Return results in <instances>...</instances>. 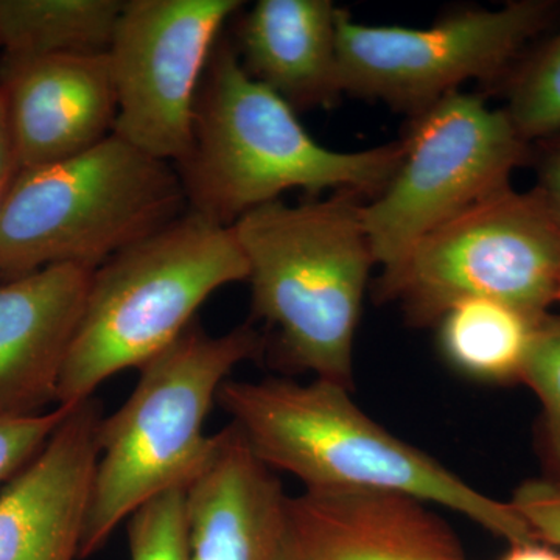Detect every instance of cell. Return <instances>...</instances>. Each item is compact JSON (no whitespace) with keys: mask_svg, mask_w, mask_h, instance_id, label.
<instances>
[{"mask_svg":"<svg viewBox=\"0 0 560 560\" xmlns=\"http://www.w3.org/2000/svg\"><path fill=\"white\" fill-rule=\"evenodd\" d=\"M287 499L234 425L187 488L190 560H276Z\"/></svg>","mask_w":560,"mask_h":560,"instance_id":"obj_15","label":"cell"},{"mask_svg":"<svg viewBox=\"0 0 560 560\" xmlns=\"http://www.w3.org/2000/svg\"><path fill=\"white\" fill-rule=\"evenodd\" d=\"M120 0H0L3 57L108 54Z\"/></svg>","mask_w":560,"mask_h":560,"instance_id":"obj_17","label":"cell"},{"mask_svg":"<svg viewBox=\"0 0 560 560\" xmlns=\"http://www.w3.org/2000/svg\"><path fill=\"white\" fill-rule=\"evenodd\" d=\"M253 312L278 331L280 360L352 386V349L372 265L363 202L352 191L250 210L234 224Z\"/></svg>","mask_w":560,"mask_h":560,"instance_id":"obj_3","label":"cell"},{"mask_svg":"<svg viewBox=\"0 0 560 560\" xmlns=\"http://www.w3.org/2000/svg\"><path fill=\"white\" fill-rule=\"evenodd\" d=\"M261 346L249 324L220 337L191 324L140 368L131 396L98 429V463L79 559L101 551L145 501L189 488L215 451L217 434H206L205 423L221 385Z\"/></svg>","mask_w":560,"mask_h":560,"instance_id":"obj_4","label":"cell"},{"mask_svg":"<svg viewBox=\"0 0 560 560\" xmlns=\"http://www.w3.org/2000/svg\"><path fill=\"white\" fill-rule=\"evenodd\" d=\"M73 407L57 405L38 415L0 416V481L16 475L38 455Z\"/></svg>","mask_w":560,"mask_h":560,"instance_id":"obj_22","label":"cell"},{"mask_svg":"<svg viewBox=\"0 0 560 560\" xmlns=\"http://www.w3.org/2000/svg\"><path fill=\"white\" fill-rule=\"evenodd\" d=\"M238 0H128L108 51L117 98L114 135L178 164L224 22Z\"/></svg>","mask_w":560,"mask_h":560,"instance_id":"obj_10","label":"cell"},{"mask_svg":"<svg viewBox=\"0 0 560 560\" xmlns=\"http://www.w3.org/2000/svg\"><path fill=\"white\" fill-rule=\"evenodd\" d=\"M541 318L500 301H460L438 320L441 350L475 381H521Z\"/></svg>","mask_w":560,"mask_h":560,"instance_id":"obj_18","label":"cell"},{"mask_svg":"<svg viewBox=\"0 0 560 560\" xmlns=\"http://www.w3.org/2000/svg\"><path fill=\"white\" fill-rule=\"evenodd\" d=\"M500 560H560V552L551 545L539 540L511 545L510 551Z\"/></svg>","mask_w":560,"mask_h":560,"instance_id":"obj_26","label":"cell"},{"mask_svg":"<svg viewBox=\"0 0 560 560\" xmlns=\"http://www.w3.org/2000/svg\"><path fill=\"white\" fill-rule=\"evenodd\" d=\"M276 560H467L425 503L361 490H305L287 499Z\"/></svg>","mask_w":560,"mask_h":560,"instance_id":"obj_11","label":"cell"},{"mask_svg":"<svg viewBox=\"0 0 560 560\" xmlns=\"http://www.w3.org/2000/svg\"><path fill=\"white\" fill-rule=\"evenodd\" d=\"M92 272L51 265L0 279V416L38 415L57 404Z\"/></svg>","mask_w":560,"mask_h":560,"instance_id":"obj_14","label":"cell"},{"mask_svg":"<svg viewBox=\"0 0 560 560\" xmlns=\"http://www.w3.org/2000/svg\"><path fill=\"white\" fill-rule=\"evenodd\" d=\"M401 142L396 175L363 205L364 230L383 272L399 267L438 228L511 189L512 172L529 156L506 110L460 91L415 114Z\"/></svg>","mask_w":560,"mask_h":560,"instance_id":"obj_8","label":"cell"},{"mask_svg":"<svg viewBox=\"0 0 560 560\" xmlns=\"http://www.w3.org/2000/svg\"><path fill=\"white\" fill-rule=\"evenodd\" d=\"M510 504L536 540L560 547L559 477L523 482Z\"/></svg>","mask_w":560,"mask_h":560,"instance_id":"obj_23","label":"cell"},{"mask_svg":"<svg viewBox=\"0 0 560 560\" xmlns=\"http://www.w3.org/2000/svg\"><path fill=\"white\" fill-rule=\"evenodd\" d=\"M127 522L131 560H190L187 489L153 497Z\"/></svg>","mask_w":560,"mask_h":560,"instance_id":"obj_20","label":"cell"},{"mask_svg":"<svg viewBox=\"0 0 560 560\" xmlns=\"http://www.w3.org/2000/svg\"><path fill=\"white\" fill-rule=\"evenodd\" d=\"M337 11L330 0H259L238 25L242 68L294 110L334 105Z\"/></svg>","mask_w":560,"mask_h":560,"instance_id":"obj_16","label":"cell"},{"mask_svg":"<svg viewBox=\"0 0 560 560\" xmlns=\"http://www.w3.org/2000/svg\"><path fill=\"white\" fill-rule=\"evenodd\" d=\"M534 189L550 210L560 232V136L548 139L537 165V186Z\"/></svg>","mask_w":560,"mask_h":560,"instance_id":"obj_24","label":"cell"},{"mask_svg":"<svg viewBox=\"0 0 560 560\" xmlns=\"http://www.w3.org/2000/svg\"><path fill=\"white\" fill-rule=\"evenodd\" d=\"M189 210L178 172L110 135L21 171L0 198V279L51 265L95 271Z\"/></svg>","mask_w":560,"mask_h":560,"instance_id":"obj_6","label":"cell"},{"mask_svg":"<svg viewBox=\"0 0 560 560\" xmlns=\"http://www.w3.org/2000/svg\"><path fill=\"white\" fill-rule=\"evenodd\" d=\"M217 404L265 466L293 475L305 490L408 497L466 515L511 545L536 540L510 503L489 499L431 456L397 440L337 383L228 378Z\"/></svg>","mask_w":560,"mask_h":560,"instance_id":"obj_1","label":"cell"},{"mask_svg":"<svg viewBox=\"0 0 560 560\" xmlns=\"http://www.w3.org/2000/svg\"><path fill=\"white\" fill-rule=\"evenodd\" d=\"M377 294L411 324H436L467 300H493L534 316L560 304V232L536 189H508L423 237Z\"/></svg>","mask_w":560,"mask_h":560,"instance_id":"obj_7","label":"cell"},{"mask_svg":"<svg viewBox=\"0 0 560 560\" xmlns=\"http://www.w3.org/2000/svg\"><path fill=\"white\" fill-rule=\"evenodd\" d=\"M504 110L528 143L560 136V32L512 77Z\"/></svg>","mask_w":560,"mask_h":560,"instance_id":"obj_19","label":"cell"},{"mask_svg":"<svg viewBox=\"0 0 560 560\" xmlns=\"http://www.w3.org/2000/svg\"><path fill=\"white\" fill-rule=\"evenodd\" d=\"M404 142L341 153L320 145L296 110L250 79L228 40H219L202 79L194 139L175 165L187 206L221 226L290 189L352 191L375 197L396 175Z\"/></svg>","mask_w":560,"mask_h":560,"instance_id":"obj_2","label":"cell"},{"mask_svg":"<svg viewBox=\"0 0 560 560\" xmlns=\"http://www.w3.org/2000/svg\"><path fill=\"white\" fill-rule=\"evenodd\" d=\"M102 408L81 401L0 493V560L79 559Z\"/></svg>","mask_w":560,"mask_h":560,"instance_id":"obj_13","label":"cell"},{"mask_svg":"<svg viewBox=\"0 0 560 560\" xmlns=\"http://www.w3.org/2000/svg\"><path fill=\"white\" fill-rule=\"evenodd\" d=\"M521 381L539 397L544 407V441L548 460L560 478V318L539 320Z\"/></svg>","mask_w":560,"mask_h":560,"instance_id":"obj_21","label":"cell"},{"mask_svg":"<svg viewBox=\"0 0 560 560\" xmlns=\"http://www.w3.org/2000/svg\"><path fill=\"white\" fill-rule=\"evenodd\" d=\"M20 168H18L16 153H14L9 110H7L5 101L0 92V198L9 190Z\"/></svg>","mask_w":560,"mask_h":560,"instance_id":"obj_25","label":"cell"},{"mask_svg":"<svg viewBox=\"0 0 560 560\" xmlns=\"http://www.w3.org/2000/svg\"><path fill=\"white\" fill-rule=\"evenodd\" d=\"M552 3L521 0L500 10H466L430 28L364 25L337 11L341 91L418 114L458 91L463 81L492 80L547 27Z\"/></svg>","mask_w":560,"mask_h":560,"instance_id":"obj_9","label":"cell"},{"mask_svg":"<svg viewBox=\"0 0 560 560\" xmlns=\"http://www.w3.org/2000/svg\"><path fill=\"white\" fill-rule=\"evenodd\" d=\"M0 92L20 172L69 160L114 132L117 98L108 54L3 57Z\"/></svg>","mask_w":560,"mask_h":560,"instance_id":"obj_12","label":"cell"},{"mask_svg":"<svg viewBox=\"0 0 560 560\" xmlns=\"http://www.w3.org/2000/svg\"><path fill=\"white\" fill-rule=\"evenodd\" d=\"M248 279L234 228L187 210L92 272L57 405H77L121 371L178 340L195 313L230 283Z\"/></svg>","mask_w":560,"mask_h":560,"instance_id":"obj_5","label":"cell"}]
</instances>
